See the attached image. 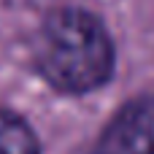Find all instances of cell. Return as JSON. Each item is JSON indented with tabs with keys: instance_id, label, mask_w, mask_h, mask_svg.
Masks as SVG:
<instances>
[{
	"instance_id": "1",
	"label": "cell",
	"mask_w": 154,
	"mask_h": 154,
	"mask_svg": "<svg viewBox=\"0 0 154 154\" xmlns=\"http://www.w3.org/2000/svg\"><path fill=\"white\" fill-rule=\"evenodd\" d=\"M114 43L103 22L81 8H54L35 38L41 79L65 95H87L114 76Z\"/></svg>"
},
{
	"instance_id": "2",
	"label": "cell",
	"mask_w": 154,
	"mask_h": 154,
	"mask_svg": "<svg viewBox=\"0 0 154 154\" xmlns=\"http://www.w3.org/2000/svg\"><path fill=\"white\" fill-rule=\"evenodd\" d=\"M95 154H154V95L127 103L106 125Z\"/></svg>"
},
{
	"instance_id": "3",
	"label": "cell",
	"mask_w": 154,
	"mask_h": 154,
	"mask_svg": "<svg viewBox=\"0 0 154 154\" xmlns=\"http://www.w3.org/2000/svg\"><path fill=\"white\" fill-rule=\"evenodd\" d=\"M0 154H41L30 125L11 111H0Z\"/></svg>"
}]
</instances>
